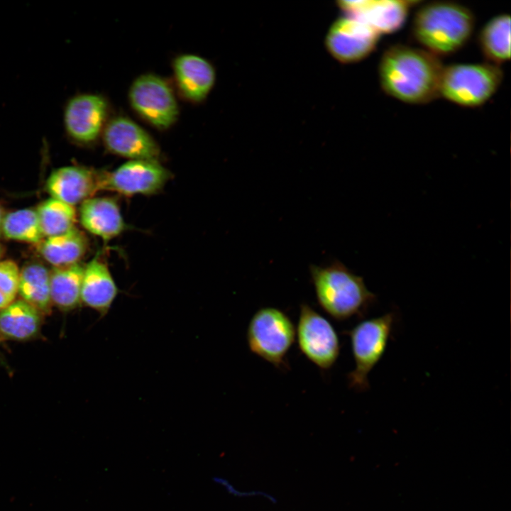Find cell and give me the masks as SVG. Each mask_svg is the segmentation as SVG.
<instances>
[{"mask_svg": "<svg viewBox=\"0 0 511 511\" xmlns=\"http://www.w3.org/2000/svg\"><path fill=\"white\" fill-rule=\"evenodd\" d=\"M444 66L435 55L417 48L395 45L381 57L379 77L390 96L409 104H425L440 96Z\"/></svg>", "mask_w": 511, "mask_h": 511, "instance_id": "1", "label": "cell"}, {"mask_svg": "<svg viewBox=\"0 0 511 511\" xmlns=\"http://www.w3.org/2000/svg\"><path fill=\"white\" fill-rule=\"evenodd\" d=\"M309 273L319 305L336 321L363 317L377 301L363 278L339 261L326 266L311 265Z\"/></svg>", "mask_w": 511, "mask_h": 511, "instance_id": "2", "label": "cell"}, {"mask_svg": "<svg viewBox=\"0 0 511 511\" xmlns=\"http://www.w3.org/2000/svg\"><path fill=\"white\" fill-rule=\"evenodd\" d=\"M475 17L468 8L448 1H434L419 8L415 14L412 33L428 52L447 55L468 41Z\"/></svg>", "mask_w": 511, "mask_h": 511, "instance_id": "3", "label": "cell"}, {"mask_svg": "<svg viewBox=\"0 0 511 511\" xmlns=\"http://www.w3.org/2000/svg\"><path fill=\"white\" fill-rule=\"evenodd\" d=\"M390 312L364 319L344 333L350 338L355 367L347 375L348 385L356 392L370 388L368 375L385 353L396 322Z\"/></svg>", "mask_w": 511, "mask_h": 511, "instance_id": "4", "label": "cell"}, {"mask_svg": "<svg viewBox=\"0 0 511 511\" xmlns=\"http://www.w3.org/2000/svg\"><path fill=\"white\" fill-rule=\"evenodd\" d=\"M296 329L289 316L273 307L258 309L251 317L246 341L251 353L276 368H288L287 354L295 342Z\"/></svg>", "mask_w": 511, "mask_h": 511, "instance_id": "5", "label": "cell"}, {"mask_svg": "<svg viewBox=\"0 0 511 511\" xmlns=\"http://www.w3.org/2000/svg\"><path fill=\"white\" fill-rule=\"evenodd\" d=\"M502 79L499 65L490 62L451 65L444 67L439 94L461 106H478L495 93Z\"/></svg>", "mask_w": 511, "mask_h": 511, "instance_id": "6", "label": "cell"}, {"mask_svg": "<svg viewBox=\"0 0 511 511\" xmlns=\"http://www.w3.org/2000/svg\"><path fill=\"white\" fill-rule=\"evenodd\" d=\"M298 348L317 368L331 369L340 353L338 334L332 324L307 303H302L296 329Z\"/></svg>", "mask_w": 511, "mask_h": 511, "instance_id": "7", "label": "cell"}, {"mask_svg": "<svg viewBox=\"0 0 511 511\" xmlns=\"http://www.w3.org/2000/svg\"><path fill=\"white\" fill-rule=\"evenodd\" d=\"M129 100L132 108L153 126L165 129L178 116V106L173 92L161 77L145 74L131 86Z\"/></svg>", "mask_w": 511, "mask_h": 511, "instance_id": "8", "label": "cell"}, {"mask_svg": "<svg viewBox=\"0 0 511 511\" xmlns=\"http://www.w3.org/2000/svg\"><path fill=\"white\" fill-rule=\"evenodd\" d=\"M170 177L158 160H131L112 172H104L102 190L125 196L149 195L161 189Z\"/></svg>", "mask_w": 511, "mask_h": 511, "instance_id": "9", "label": "cell"}, {"mask_svg": "<svg viewBox=\"0 0 511 511\" xmlns=\"http://www.w3.org/2000/svg\"><path fill=\"white\" fill-rule=\"evenodd\" d=\"M107 109L106 99L99 94L83 93L69 98L62 114L67 136L80 144L94 142L105 124Z\"/></svg>", "mask_w": 511, "mask_h": 511, "instance_id": "10", "label": "cell"}, {"mask_svg": "<svg viewBox=\"0 0 511 511\" xmlns=\"http://www.w3.org/2000/svg\"><path fill=\"white\" fill-rule=\"evenodd\" d=\"M380 34L366 23L346 15L330 27L325 39L329 53L338 61L351 63L369 55Z\"/></svg>", "mask_w": 511, "mask_h": 511, "instance_id": "11", "label": "cell"}, {"mask_svg": "<svg viewBox=\"0 0 511 511\" xmlns=\"http://www.w3.org/2000/svg\"><path fill=\"white\" fill-rule=\"evenodd\" d=\"M106 147L131 160H157L160 150L152 136L133 121L123 116L111 120L103 131Z\"/></svg>", "mask_w": 511, "mask_h": 511, "instance_id": "12", "label": "cell"}, {"mask_svg": "<svg viewBox=\"0 0 511 511\" xmlns=\"http://www.w3.org/2000/svg\"><path fill=\"white\" fill-rule=\"evenodd\" d=\"M104 172L82 166H64L53 170L45 189L50 197L75 207L102 190Z\"/></svg>", "mask_w": 511, "mask_h": 511, "instance_id": "13", "label": "cell"}, {"mask_svg": "<svg viewBox=\"0 0 511 511\" xmlns=\"http://www.w3.org/2000/svg\"><path fill=\"white\" fill-rule=\"evenodd\" d=\"M418 1L358 0L341 1L340 8L347 16L356 18L380 34L391 33L405 23L410 9Z\"/></svg>", "mask_w": 511, "mask_h": 511, "instance_id": "14", "label": "cell"}, {"mask_svg": "<svg viewBox=\"0 0 511 511\" xmlns=\"http://www.w3.org/2000/svg\"><path fill=\"white\" fill-rule=\"evenodd\" d=\"M119 288L107 265L98 257L84 266L81 302L104 317L109 312Z\"/></svg>", "mask_w": 511, "mask_h": 511, "instance_id": "15", "label": "cell"}, {"mask_svg": "<svg viewBox=\"0 0 511 511\" xmlns=\"http://www.w3.org/2000/svg\"><path fill=\"white\" fill-rule=\"evenodd\" d=\"M82 226L104 241L119 236L126 229V223L116 200L110 197H91L79 208Z\"/></svg>", "mask_w": 511, "mask_h": 511, "instance_id": "16", "label": "cell"}, {"mask_svg": "<svg viewBox=\"0 0 511 511\" xmlns=\"http://www.w3.org/2000/svg\"><path fill=\"white\" fill-rule=\"evenodd\" d=\"M175 80L182 94L188 99L199 101L207 97L215 82V71L206 59L185 54L173 61Z\"/></svg>", "mask_w": 511, "mask_h": 511, "instance_id": "17", "label": "cell"}, {"mask_svg": "<svg viewBox=\"0 0 511 511\" xmlns=\"http://www.w3.org/2000/svg\"><path fill=\"white\" fill-rule=\"evenodd\" d=\"M41 314L22 300L0 310V336L16 341L33 338L39 331Z\"/></svg>", "mask_w": 511, "mask_h": 511, "instance_id": "18", "label": "cell"}, {"mask_svg": "<svg viewBox=\"0 0 511 511\" xmlns=\"http://www.w3.org/2000/svg\"><path fill=\"white\" fill-rule=\"evenodd\" d=\"M37 245L47 262L60 267L78 263L87 251L88 242L85 235L75 227L63 234L43 238Z\"/></svg>", "mask_w": 511, "mask_h": 511, "instance_id": "19", "label": "cell"}, {"mask_svg": "<svg viewBox=\"0 0 511 511\" xmlns=\"http://www.w3.org/2000/svg\"><path fill=\"white\" fill-rule=\"evenodd\" d=\"M18 294L41 314L50 313V271L41 263H31L20 270Z\"/></svg>", "mask_w": 511, "mask_h": 511, "instance_id": "20", "label": "cell"}, {"mask_svg": "<svg viewBox=\"0 0 511 511\" xmlns=\"http://www.w3.org/2000/svg\"><path fill=\"white\" fill-rule=\"evenodd\" d=\"M84 266L79 263L53 267L50 271L52 303L62 311L75 309L81 302Z\"/></svg>", "mask_w": 511, "mask_h": 511, "instance_id": "21", "label": "cell"}, {"mask_svg": "<svg viewBox=\"0 0 511 511\" xmlns=\"http://www.w3.org/2000/svg\"><path fill=\"white\" fill-rule=\"evenodd\" d=\"M479 44L485 57L499 65L510 57V17L501 14L490 19L479 35Z\"/></svg>", "mask_w": 511, "mask_h": 511, "instance_id": "22", "label": "cell"}, {"mask_svg": "<svg viewBox=\"0 0 511 511\" xmlns=\"http://www.w3.org/2000/svg\"><path fill=\"white\" fill-rule=\"evenodd\" d=\"M44 238L63 234L75 227V207L50 197L36 209Z\"/></svg>", "mask_w": 511, "mask_h": 511, "instance_id": "23", "label": "cell"}, {"mask_svg": "<svg viewBox=\"0 0 511 511\" xmlns=\"http://www.w3.org/2000/svg\"><path fill=\"white\" fill-rule=\"evenodd\" d=\"M2 233L5 237L38 244L44 238L36 209H22L4 216Z\"/></svg>", "mask_w": 511, "mask_h": 511, "instance_id": "24", "label": "cell"}, {"mask_svg": "<svg viewBox=\"0 0 511 511\" xmlns=\"http://www.w3.org/2000/svg\"><path fill=\"white\" fill-rule=\"evenodd\" d=\"M20 269L12 260H0V290L15 300L18 294Z\"/></svg>", "mask_w": 511, "mask_h": 511, "instance_id": "25", "label": "cell"}, {"mask_svg": "<svg viewBox=\"0 0 511 511\" xmlns=\"http://www.w3.org/2000/svg\"><path fill=\"white\" fill-rule=\"evenodd\" d=\"M14 300L9 297L0 290V310L7 307Z\"/></svg>", "mask_w": 511, "mask_h": 511, "instance_id": "26", "label": "cell"}, {"mask_svg": "<svg viewBox=\"0 0 511 511\" xmlns=\"http://www.w3.org/2000/svg\"><path fill=\"white\" fill-rule=\"evenodd\" d=\"M4 218V215L3 210L0 207V234L2 233V224H3Z\"/></svg>", "mask_w": 511, "mask_h": 511, "instance_id": "27", "label": "cell"}, {"mask_svg": "<svg viewBox=\"0 0 511 511\" xmlns=\"http://www.w3.org/2000/svg\"><path fill=\"white\" fill-rule=\"evenodd\" d=\"M4 247H3V246L0 243V259H1V258L2 257V256H3V254H4Z\"/></svg>", "mask_w": 511, "mask_h": 511, "instance_id": "28", "label": "cell"}]
</instances>
